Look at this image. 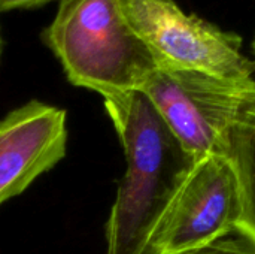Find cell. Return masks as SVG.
I'll return each instance as SVG.
<instances>
[{
    "label": "cell",
    "instance_id": "3",
    "mask_svg": "<svg viewBox=\"0 0 255 254\" xmlns=\"http://www.w3.org/2000/svg\"><path fill=\"white\" fill-rule=\"evenodd\" d=\"M139 91L149 99L190 162L209 154L229 156L233 130L255 108V78L155 69Z\"/></svg>",
    "mask_w": 255,
    "mask_h": 254
},
{
    "label": "cell",
    "instance_id": "9",
    "mask_svg": "<svg viewBox=\"0 0 255 254\" xmlns=\"http://www.w3.org/2000/svg\"><path fill=\"white\" fill-rule=\"evenodd\" d=\"M51 0H0V12H7L13 9H28L40 6Z\"/></svg>",
    "mask_w": 255,
    "mask_h": 254
},
{
    "label": "cell",
    "instance_id": "8",
    "mask_svg": "<svg viewBox=\"0 0 255 254\" xmlns=\"http://www.w3.org/2000/svg\"><path fill=\"white\" fill-rule=\"evenodd\" d=\"M184 254H255V250L242 238H233V235H230L215 244Z\"/></svg>",
    "mask_w": 255,
    "mask_h": 254
},
{
    "label": "cell",
    "instance_id": "2",
    "mask_svg": "<svg viewBox=\"0 0 255 254\" xmlns=\"http://www.w3.org/2000/svg\"><path fill=\"white\" fill-rule=\"evenodd\" d=\"M42 37L67 79L102 97L140 90L158 69L120 0H61Z\"/></svg>",
    "mask_w": 255,
    "mask_h": 254
},
{
    "label": "cell",
    "instance_id": "4",
    "mask_svg": "<svg viewBox=\"0 0 255 254\" xmlns=\"http://www.w3.org/2000/svg\"><path fill=\"white\" fill-rule=\"evenodd\" d=\"M123 13L158 69L194 70L227 79L254 78L242 37L185 13L175 0H120Z\"/></svg>",
    "mask_w": 255,
    "mask_h": 254
},
{
    "label": "cell",
    "instance_id": "5",
    "mask_svg": "<svg viewBox=\"0 0 255 254\" xmlns=\"http://www.w3.org/2000/svg\"><path fill=\"white\" fill-rule=\"evenodd\" d=\"M239 183L227 154L191 162L151 240V254L194 252L235 234Z\"/></svg>",
    "mask_w": 255,
    "mask_h": 254
},
{
    "label": "cell",
    "instance_id": "1",
    "mask_svg": "<svg viewBox=\"0 0 255 254\" xmlns=\"http://www.w3.org/2000/svg\"><path fill=\"white\" fill-rule=\"evenodd\" d=\"M121 141L126 172L106 222V254H151V240L191 163L139 90L103 97Z\"/></svg>",
    "mask_w": 255,
    "mask_h": 254
},
{
    "label": "cell",
    "instance_id": "7",
    "mask_svg": "<svg viewBox=\"0 0 255 254\" xmlns=\"http://www.w3.org/2000/svg\"><path fill=\"white\" fill-rule=\"evenodd\" d=\"M229 156L239 183V214L235 235L255 250V108L233 130Z\"/></svg>",
    "mask_w": 255,
    "mask_h": 254
},
{
    "label": "cell",
    "instance_id": "6",
    "mask_svg": "<svg viewBox=\"0 0 255 254\" xmlns=\"http://www.w3.org/2000/svg\"><path fill=\"white\" fill-rule=\"evenodd\" d=\"M67 114L30 100L0 121V205L52 169L67 150Z\"/></svg>",
    "mask_w": 255,
    "mask_h": 254
},
{
    "label": "cell",
    "instance_id": "10",
    "mask_svg": "<svg viewBox=\"0 0 255 254\" xmlns=\"http://www.w3.org/2000/svg\"><path fill=\"white\" fill-rule=\"evenodd\" d=\"M251 49H253V55H254V64H255V34H254V39H253V43H251Z\"/></svg>",
    "mask_w": 255,
    "mask_h": 254
}]
</instances>
